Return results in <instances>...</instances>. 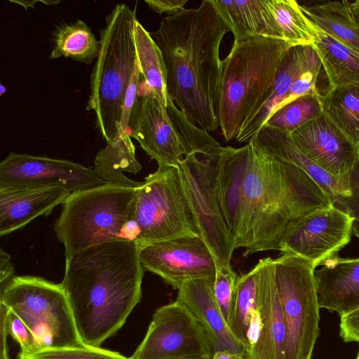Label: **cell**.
Returning <instances> with one entry per match:
<instances>
[{"label": "cell", "instance_id": "cell-41", "mask_svg": "<svg viewBox=\"0 0 359 359\" xmlns=\"http://www.w3.org/2000/svg\"><path fill=\"white\" fill-rule=\"evenodd\" d=\"M11 256L2 248L0 250V290L4 288L13 278L14 270L11 262Z\"/></svg>", "mask_w": 359, "mask_h": 359}, {"label": "cell", "instance_id": "cell-3", "mask_svg": "<svg viewBox=\"0 0 359 359\" xmlns=\"http://www.w3.org/2000/svg\"><path fill=\"white\" fill-rule=\"evenodd\" d=\"M140 245L121 240L88 248L65 259L60 283L81 342L101 347L140 302Z\"/></svg>", "mask_w": 359, "mask_h": 359}, {"label": "cell", "instance_id": "cell-37", "mask_svg": "<svg viewBox=\"0 0 359 359\" xmlns=\"http://www.w3.org/2000/svg\"><path fill=\"white\" fill-rule=\"evenodd\" d=\"M1 321L5 325L8 335L20 345L18 356L36 353L34 338L25 323L4 304L0 303Z\"/></svg>", "mask_w": 359, "mask_h": 359}, {"label": "cell", "instance_id": "cell-6", "mask_svg": "<svg viewBox=\"0 0 359 359\" xmlns=\"http://www.w3.org/2000/svg\"><path fill=\"white\" fill-rule=\"evenodd\" d=\"M135 189L106 182L71 193L53 225L65 246V259L93 245L130 240L127 231L130 225L136 226L133 219Z\"/></svg>", "mask_w": 359, "mask_h": 359}, {"label": "cell", "instance_id": "cell-12", "mask_svg": "<svg viewBox=\"0 0 359 359\" xmlns=\"http://www.w3.org/2000/svg\"><path fill=\"white\" fill-rule=\"evenodd\" d=\"M355 218L332 205L298 219L287 229L279 244L282 254L299 256L316 269L351 241Z\"/></svg>", "mask_w": 359, "mask_h": 359}, {"label": "cell", "instance_id": "cell-11", "mask_svg": "<svg viewBox=\"0 0 359 359\" xmlns=\"http://www.w3.org/2000/svg\"><path fill=\"white\" fill-rule=\"evenodd\" d=\"M215 352L208 333L188 309L175 300L155 311L144 338L130 359L213 355Z\"/></svg>", "mask_w": 359, "mask_h": 359}, {"label": "cell", "instance_id": "cell-25", "mask_svg": "<svg viewBox=\"0 0 359 359\" xmlns=\"http://www.w3.org/2000/svg\"><path fill=\"white\" fill-rule=\"evenodd\" d=\"M94 165L95 172L105 182L130 188H137L143 182L128 178L123 173L137 174L142 169L128 133L121 132L114 141L107 143L97 154Z\"/></svg>", "mask_w": 359, "mask_h": 359}, {"label": "cell", "instance_id": "cell-23", "mask_svg": "<svg viewBox=\"0 0 359 359\" xmlns=\"http://www.w3.org/2000/svg\"><path fill=\"white\" fill-rule=\"evenodd\" d=\"M313 43L327 81L328 88L359 85V54L312 22Z\"/></svg>", "mask_w": 359, "mask_h": 359}, {"label": "cell", "instance_id": "cell-2", "mask_svg": "<svg viewBox=\"0 0 359 359\" xmlns=\"http://www.w3.org/2000/svg\"><path fill=\"white\" fill-rule=\"evenodd\" d=\"M229 32L211 0H203L196 8L164 17L158 29L149 32L163 57L170 100L208 132L219 128V48Z\"/></svg>", "mask_w": 359, "mask_h": 359}, {"label": "cell", "instance_id": "cell-44", "mask_svg": "<svg viewBox=\"0 0 359 359\" xmlns=\"http://www.w3.org/2000/svg\"><path fill=\"white\" fill-rule=\"evenodd\" d=\"M212 359H244L240 355L228 349H222L216 351Z\"/></svg>", "mask_w": 359, "mask_h": 359}, {"label": "cell", "instance_id": "cell-31", "mask_svg": "<svg viewBox=\"0 0 359 359\" xmlns=\"http://www.w3.org/2000/svg\"><path fill=\"white\" fill-rule=\"evenodd\" d=\"M281 36L291 47L311 46L312 22L294 0H268Z\"/></svg>", "mask_w": 359, "mask_h": 359}, {"label": "cell", "instance_id": "cell-45", "mask_svg": "<svg viewBox=\"0 0 359 359\" xmlns=\"http://www.w3.org/2000/svg\"><path fill=\"white\" fill-rule=\"evenodd\" d=\"M213 355H185V356H174L168 357L161 359H212Z\"/></svg>", "mask_w": 359, "mask_h": 359}, {"label": "cell", "instance_id": "cell-48", "mask_svg": "<svg viewBox=\"0 0 359 359\" xmlns=\"http://www.w3.org/2000/svg\"><path fill=\"white\" fill-rule=\"evenodd\" d=\"M6 91V88L3 83L0 84V95L2 96L4 93Z\"/></svg>", "mask_w": 359, "mask_h": 359}, {"label": "cell", "instance_id": "cell-18", "mask_svg": "<svg viewBox=\"0 0 359 359\" xmlns=\"http://www.w3.org/2000/svg\"><path fill=\"white\" fill-rule=\"evenodd\" d=\"M290 135L309 160L330 175L347 177L355 174L359 148L323 115L297 128Z\"/></svg>", "mask_w": 359, "mask_h": 359}, {"label": "cell", "instance_id": "cell-17", "mask_svg": "<svg viewBox=\"0 0 359 359\" xmlns=\"http://www.w3.org/2000/svg\"><path fill=\"white\" fill-rule=\"evenodd\" d=\"M271 260L259 259L257 309L251 323L247 359H285L286 330Z\"/></svg>", "mask_w": 359, "mask_h": 359}, {"label": "cell", "instance_id": "cell-38", "mask_svg": "<svg viewBox=\"0 0 359 359\" xmlns=\"http://www.w3.org/2000/svg\"><path fill=\"white\" fill-rule=\"evenodd\" d=\"M140 78L141 74L137 62L123 100L119 133L121 132L129 133L138 103Z\"/></svg>", "mask_w": 359, "mask_h": 359}, {"label": "cell", "instance_id": "cell-8", "mask_svg": "<svg viewBox=\"0 0 359 359\" xmlns=\"http://www.w3.org/2000/svg\"><path fill=\"white\" fill-rule=\"evenodd\" d=\"M133 219L140 245L199 236L177 166L158 165L135 189Z\"/></svg>", "mask_w": 359, "mask_h": 359}, {"label": "cell", "instance_id": "cell-7", "mask_svg": "<svg viewBox=\"0 0 359 359\" xmlns=\"http://www.w3.org/2000/svg\"><path fill=\"white\" fill-rule=\"evenodd\" d=\"M0 303L13 311L29 329L36 353L83 344L61 283L38 276H14L0 290Z\"/></svg>", "mask_w": 359, "mask_h": 359}, {"label": "cell", "instance_id": "cell-26", "mask_svg": "<svg viewBox=\"0 0 359 359\" xmlns=\"http://www.w3.org/2000/svg\"><path fill=\"white\" fill-rule=\"evenodd\" d=\"M304 46H292L286 52L278 72L271 93L259 110L242 127L236 138L238 143L249 142L266 124L289 91L299 73Z\"/></svg>", "mask_w": 359, "mask_h": 359}, {"label": "cell", "instance_id": "cell-15", "mask_svg": "<svg viewBox=\"0 0 359 359\" xmlns=\"http://www.w3.org/2000/svg\"><path fill=\"white\" fill-rule=\"evenodd\" d=\"M139 99L129 130L141 148L158 165H176L186 156L167 107L140 82Z\"/></svg>", "mask_w": 359, "mask_h": 359}, {"label": "cell", "instance_id": "cell-9", "mask_svg": "<svg viewBox=\"0 0 359 359\" xmlns=\"http://www.w3.org/2000/svg\"><path fill=\"white\" fill-rule=\"evenodd\" d=\"M271 263L286 330L285 359H312L320 334L315 269L290 254H282Z\"/></svg>", "mask_w": 359, "mask_h": 359}, {"label": "cell", "instance_id": "cell-47", "mask_svg": "<svg viewBox=\"0 0 359 359\" xmlns=\"http://www.w3.org/2000/svg\"><path fill=\"white\" fill-rule=\"evenodd\" d=\"M353 234L359 238V216L353 222Z\"/></svg>", "mask_w": 359, "mask_h": 359}, {"label": "cell", "instance_id": "cell-30", "mask_svg": "<svg viewBox=\"0 0 359 359\" xmlns=\"http://www.w3.org/2000/svg\"><path fill=\"white\" fill-rule=\"evenodd\" d=\"M53 44L50 59L68 57L86 65L97 58L100 48V40L81 20L57 26L53 32Z\"/></svg>", "mask_w": 359, "mask_h": 359}, {"label": "cell", "instance_id": "cell-21", "mask_svg": "<svg viewBox=\"0 0 359 359\" xmlns=\"http://www.w3.org/2000/svg\"><path fill=\"white\" fill-rule=\"evenodd\" d=\"M213 283L209 280L187 281L178 290L176 301L184 305L208 333L216 351L228 349L247 359L217 306Z\"/></svg>", "mask_w": 359, "mask_h": 359}, {"label": "cell", "instance_id": "cell-13", "mask_svg": "<svg viewBox=\"0 0 359 359\" xmlns=\"http://www.w3.org/2000/svg\"><path fill=\"white\" fill-rule=\"evenodd\" d=\"M143 269L179 290L193 280L215 281L217 267L212 253L199 237L184 236L140 245Z\"/></svg>", "mask_w": 359, "mask_h": 359}, {"label": "cell", "instance_id": "cell-22", "mask_svg": "<svg viewBox=\"0 0 359 359\" xmlns=\"http://www.w3.org/2000/svg\"><path fill=\"white\" fill-rule=\"evenodd\" d=\"M211 1L233 34V43L255 37L283 39L268 0Z\"/></svg>", "mask_w": 359, "mask_h": 359}, {"label": "cell", "instance_id": "cell-36", "mask_svg": "<svg viewBox=\"0 0 359 359\" xmlns=\"http://www.w3.org/2000/svg\"><path fill=\"white\" fill-rule=\"evenodd\" d=\"M238 278L231 268H219L213 283L215 299L227 325L230 320Z\"/></svg>", "mask_w": 359, "mask_h": 359}, {"label": "cell", "instance_id": "cell-46", "mask_svg": "<svg viewBox=\"0 0 359 359\" xmlns=\"http://www.w3.org/2000/svg\"><path fill=\"white\" fill-rule=\"evenodd\" d=\"M351 8L356 20L359 22V0L351 1Z\"/></svg>", "mask_w": 359, "mask_h": 359}, {"label": "cell", "instance_id": "cell-35", "mask_svg": "<svg viewBox=\"0 0 359 359\" xmlns=\"http://www.w3.org/2000/svg\"><path fill=\"white\" fill-rule=\"evenodd\" d=\"M18 359H130L118 352L81 344L76 346L51 348L39 351Z\"/></svg>", "mask_w": 359, "mask_h": 359}, {"label": "cell", "instance_id": "cell-42", "mask_svg": "<svg viewBox=\"0 0 359 359\" xmlns=\"http://www.w3.org/2000/svg\"><path fill=\"white\" fill-rule=\"evenodd\" d=\"M8 335L5 325L1 321L0 359H11L9 357L7 336Z\"/></svg>", "mask_w": 359, "mask_h": 359}, {"label": "cell", "instance_id": "cell-40", "mask_svg": "<svg viewBox=\"0 0 359 359\" xmlns=\"http://www.w3.org/2000/svg\"><path fill=\"white\" fill-rule=\"evenodd\" d=\"M147 6L158 14L173 15L184 9L187 0H144Z\"/></svg>", "mask_w": 359, "mask_h": 359}, {"label": "cell", "instance_id": "cell-5", "mask_svg": "<svg viewBox=\"0 0 359 359\" xmlns=\"http://www.w3.org/2000/svg\"><path fill=\"white\" fill-rule=\"evenodd\" d=\"M135 12L117 4L100 30V48L90 78L86 109L107 143L119 135L123 100L137 62L134 40Z\"/></svg>", "mask_w": 359, "mask_h": 359}, {"label": "cell", "instance_id": "cell-29", "mask_svg": "<svg viewBox=\"0 0 359 359\" xmlns=\"http://www.w3.org/2000/svg\"><path fill=\"white\" fill-rule=\"evenodd\" d=\"M137 59L144 86L167 107L171 101L167 90V76L161 50L137 20L134 25Z\"/></svg>", "mask_w": 359, "mask_h": 359}, {"label": "cell", "instance_id": "cell-27", "mask_svg": "<svg viewBox=\"0 0 359 359\" xmlns=\"http://www.w3.org/2000/svg\"><path fill=\"white\" fill-rule=\"evenodd\" d=\"M260 267L259 261L249 272L238 276L228 324L232 336L245 355L249 348L251 323L257 309Z\"/></svg>", "mask_w": 359, "mask_h": 359}, {"label": "cell", "instance_id": "cell-43", "mask_svg": "<svg viewBox=\"0 0 359 359\" xmlns=\"http://www.w3.org/2000/svg\"><path fill=\"white\" fill-rule=\"evenodd\" d=\"M9 1L20 4V6H23L25 10H27L28 8H30V7L34 8L36 4H37V3H42L43 4H46L48 6L57 5L60 3V1H59V0H56V1H54V0H51V1L50 0H46V1H43V0H34V1L9 0Z\"/></svg>", "mask_w": 359, "mask_h": 359}, {"label": "cell", "instance_id": "cell-39", "mask_svg": "<svg viewBox=\"0 0 359 359\" xmlns=\"http://www.w3.org/2000/svg\"><path fill=\"white\" fill-rule=\"evenodd\" d=\"M339 334L345 342L359 344V308L340 316Z\"/></svg>", "mask_w": 359, "mask_h": 359}, {"label": "cell", "instance_id": "cell-33", "mask_svg": "<svg viewBox=\"0 0 359 359\" xmlns=\"http://www.w3.org/2000/svg\"><path fill=\"white\" fill-rule=\"evenodd\" d=\"M167 111L182 142L186 155L193 152L221 154L224 147L210 136L208 131L199 128L190 121L172 100L167 107Z\"/></svg>", "mask_w": 359, "mask_h": 359}, {"label": "cell", "instance_id": "cell-4", "mask_svg": "<svg viewBox=\"0 0 359 359\" xmlns=\"http://www.w3.org/2000/svg\"><path fill=\"white\" fill-rule=\"evenodd\" d=\"M291 46L277 38L255 37L233 43L222 60L219 121L226 142L269 97L283 57Z\"/></svg>", "mask_w": 359, "mask_h": 359}, {"label": "cell", "instance_id": "cell-20", "mask_svg": "<svg viewBox=\"0 0 359 359\" xmlns=\"http://www.w3.org/2000/svg\"><path fill=\"white\" fill-rule=\"evenodd\" d=\"M315 270L320 309L339 316L359 308V258L333 257Z\"/></svg>", "mask_w": 359, "mask_h": 359}, {"label": "cell", "instance_id": "cell-24", "mask_svg": "<svg viewBox=\"0 0 359 359\" xmlns=\"http://www.w3.org/2000/svg\"><path fill=\"white\" fill-rule=\"evenodd\" d=\"M350 4L347 1H327L299 4L315 25L359 54V22Z\"/></svg>", "mask_w": 359, "mask_h": 359}, {"label": "cell", "instance_id": "cell-32", "mask_svg": "<svg viewBox=\"0 0 359 359\" xmlns=\"http://www.w3.org/2000/svg\"><path fill=\"white\" fill-rule=\"evenodd\" d=\"M320 93L300 97L275 111L266 125L292 133L307 123L323 116Z\"/></svg>", "mask_w": 359, "mask_h": 359}, {"label": "cell", "instance_id": "cell-49", "mask_svg": "<svg viewBox=\"0 0 359 359\" xmlns=\"http://www.w3.org/2000/svg\"><path fill=\"white\" fill-rule=\"evenodd\" d=\"M355 359H359V351H358V355H357Z\"/></svg>", "mask_w": 359, "mask_h": 359}, {"label": "cell", "instance_id": "cell-1", "mask_svg": "<svg viewBox=\"0 0 359 359\" xmlns=\"http://www.w3.org/2000/svg\"><path fill=\"white\" fill-rule=\"evenodd\" d=\"M216 183L233 248H245V256L278 250L293 222L333 205L306 172L271 155L253 139L239 148L224 147Z\"/></svg>", "mask_w": 359, "mask_h": 359}, {"label": "cell", "instance_id": "cell-10", "mask_svg": "<svg viewBox=\"0 0 359 359\" xmlns=\"http://www.w3.org/2000/svg\"><path fill=\"white\" fill-rule=\"evenodd\" d=\"M219 155L193 152L186 155L177 167L199 237L212 253L217 269H231L235 249L217 191Z\"/></svg>", "mask_w": 359, "mask_h": 359}, {"label": "cell", "instance_id": "cell-14", "mask_svg": "<svg viewBox=\"0 0 359 359\" xmlns=\"http://www.w3.org/2000/svg\"><path fill=\"white\" fill-rule=\"evenodd\" d=\"M106 183L71 161L10 152L0 163V188L57 187L72 193Z\"/></svg>", "mask_w": 359, "mask_h": 359}, {"label": "cell", "instance_id": "cell-28", "mask_svg": "<svg viewBox=\"0 0 359 359\" xmlns=\"http://www.w3.org/2000/svg\"><path fill=\"white\" fill-rule=\"evenodd\" d=\"M320 100L323 116L359 148V85L327 87Z\"/></svg>", "mask_w": 359, "mask_h": 359}, {"label": "cell", "instance_id": "cell-16", "mask_svg": "<svg viewBox=\"0 0 359 359\" xmlns=\"http://www.w3.org/2000/svg\"><path fill=\"white\" fill-rule=\"evenodd\" d=\"M253 139L275 157L292 163L306 172L323 189L332 203L353 216L352 201L359 215V164L352 177L330 175L309 160L295 145L290 133L264 125ZM354 217V216H353Z\"/></svg>", "mask_w": 359, "mask_h": 359}, {"label": "cell", "instance_id": "cell-19", "mask_svg": "<svg viewBox=\"0 0 359 359\" xmlns=\"http://www.w3.org/2000/svg\"><path fill=\"white\" fill-rule=\"evenodd\" d=\"M70 194L57 187L0 188V236L18 230L39 216H48Z\"/></svg>", "mask_w": 359, "mask_h": 359}, {"label": "cell", "instance_id": "cell-34", "mask_svg": "<svg viewBox=\"0 0 359 359\" xmlns=\"http://www.w3.org/2000/svg\"><path fill=\"white\" fill-rule=\"evenodd\" d=\"M321 67H323L320 60L313 46H304L299 73L275 111L300 97L312 93H320L317 83Z\"/></svg>", "mask_w": 359, "mask_h": 359}]
</instances>
